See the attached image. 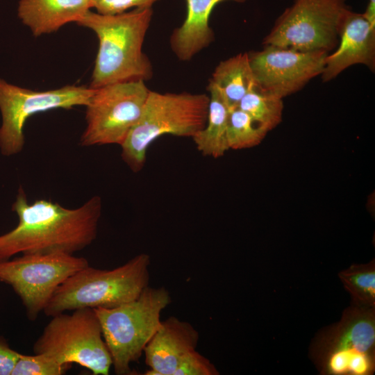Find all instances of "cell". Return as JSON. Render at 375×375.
<instances>
[{"label": "cell", "mask_w": 375, "mask_h": 375, "mask_svg": "<svg viewBox=\"0 0 375 375\" xmlns=\"http://www.w3.org/2000/svg\"><path fill=\"white\" fill-rule=\"evenodd\" d=\"M92 8L91 0H20L19 18L35 37L76 22Z\"/></svg>", "instance_id": "9a60e30c"}, {"label": "cell", "mask_w": 375, "mask_h": 375, "mask_svg": "<svg viewBox=\"0 0 375 375\" xmlns=\"http://www.w3.org/2000/svg\"><path fill=\"white\" fill-rule=\"evenodd\" d=\"M209 101L206 94L150 90L138 121L119 145L123 161L138 173L145 165L149 146L160 136L192 138L206 124Z\"/></svg>", "instance_id": "3957f363"}, {"label": "cell", "mask_w": 375, "mask_h": 375, "mask_svg": "<svg viewBox=\"0 0 375 375\" xmlns=\"http://www.w3.org/2000/svg\"><path fill=\"white\" fill-rule=\"evenodd\" d=\"M159 0H91L92 8L101 15H116L130 8H152Z\"/></svg>", "instance_id": "cb8c5ba5"}, {"label": "cell", "mask_w": 375, "mask_h": 375, "mask_svg": "<svg viewBox=\"0 0 375 375\" xmlns=\"http://www.w3.org/2000/svg\"><path fill=\"white\" fill-rule=\"evenodd\" d=\"M150 90L143 81L115 83L94 89L85 106L81 147L120 145L138 121Z\"/></svg>", "instance_id": "30bf717a"}, {"label": "cell", "mask_w": 375, "mask_h": 375, "mask_svg": "<svg viewBox=\"0 0 375 375\" xmlns=\"http://www.w3.org/2000/svg\"><path fill=\"white\" fill-rule=\"evenodd\" d=\"M94 89L85 85L35 91L0 78V151L4 156L20 153L25 144L24 126L31 116L48 110L87 106Z\"/></svg>", "instance_id": "8fae6325"}, {"label": "cell", "mask_w": 375, "mask_h": 375, "mask_svg": "<svg viewBox=\"0 0 375 375\" xmlns=\"http://www.w3.org/2000/svg\"><path fill=\"white\" fill-rule=\"evenodd\" d=\"M150 256L140 253L110 270L90 265L68 277L44 308L52 317L79 308H112L136 299L149 285Z\"/></svg>", "instance_id": "277c9868"}, {"label": "cell", "mask_w": 375, "mask_h": 375, "mask_svg": "<svg viewBox=\"0 0 375 375\" xmlns=\"http://www.w3.org/2000/svg\"><path fill=\"white\" fill-rule=\"evenodd\" d=\"M33 344L34 353H47L61 363H76L94 375H108L112 358L93 308L51 317Z\"/></svg>", "instance_id": "52a82bcc"}, {"label": "cell", "mask_w": 375, "mask_h": 375, "mask_svg": "<svg viewBox=\"0 0 375 375\" xmlns=\"http://www.w3.org/2000/svg\"><path fill=\"white\" fill-rule=\"evenodd\" d=\"M268 131L238 108L230 110L226 132L229 149H244L258 145Z\"/></svg>", "instance_id": "44dd1931"}, {"label": "cell", "mask_w": 375, "mask_h": 375, "mask_svg": "<svg viewBox=\"0 0 375 375\" xmlns=\"http://www.w3.org/2000/svg\"><path fill=\"white\" fill-rule=\"evenodd\" d=\"M218 370L209 359L196 350L189 353L178 365L173 375H217Z\"/></svg>", "instance_id": "603a6c76"}, {"label": "cell", "mask_w": 375, "mask_h": 375, "mask_svg": "<svg viewBox=\"0 0 375 375\" xmlns=\"http://www.w3.org/2000/svg\"><path fill=\"white\" fill-rule=\"evenodd\" d=\"M238 108L269 132L281 122L284 106L283 99L264 92L255 85L242 97Z\"/></svg>", "instance_id": "d6986e66"}, {"label": "cell", "mask_w": 375, "mask_h": 375, "mask_svg": "<svg viewBox=\"0 0 375 375\" xmlns=\"http://www.w3.org/2000/svg\"><path fill=\"white\" fill-rule=\"evenodd\" d=\"M356 64L365 65L374 71L375 27L362 13L354 12L349 8L342 20L337 48L326 57L322 79L328 82Z\"/></svg>", "instance_id": "4fadbf2b"}, {"label": "cell", "mask_w": 375, "mask_h": 375, "mask_svg": "<svg viewBox=\"0 0 375 375\" xmlns=\"http://www.w3.org/2000/svg\"><path fill=\"white\" fill-rule=\"evenodd\" d=\"M328 53L274 45L248 53L256 85L280 99L298 92L321 75Z\"/></svg>", "instance_id": "7c38bea8"}, {"label": "cell", "mask_w": 375, "mask_h": 375, "mask_svg": "<svg viewBox=\"0 0 375 375\" xmlns=\"http://www.w3.org/2000/svg\"><path fill=\"white\" fill-rule=\"evenodd\" d=\"M346 0H294L276 19L262 44L329 53L339 42Z\"/></svg>", "instance_id": "ba28073f"}, {"label": "cell", "mask_w": 375, "mask_h": 375, "mask_svg": "<svg viewBox=\"0 0 375 375\" xmlns=\"http://www.w3.org/2000/svg\"><path fill=\"white\" fill-rule=\"evenodd\" d=\"M353 304L361 307H375V263L353 265L338 274Z\"/></svg>", "instance_id": "ffe728a7"}, {"label": "cell", "mask_w": 375, "mask_h": 375, "mask_svg": "<svg viewBox=\"0 0 375 375\" xmlns=\"http://www.w3.org/2000/svg\"><path fill=\"white\" fill-rule=\"evenodd\" d=\"M170 302L165 288L148 285L128 303L112 308H94L116 374H131V364L139 360L161 324L162 311Z\"/></svg>", "instance_id": "5b68a950"}, {"label": "cell", "mask_w": 375, "mask_h": 375, "mask_svg": "<svg viewBox=\"0 0 375 375\" xmlns=\"http://www.w3.org/2000/svg\"><path fill=\"white\" fill-rule=\"evenodd\" d=\"M199 332L188 322L170 316L161 324L144 349L146 375H173L180 362L196 350Z\"/></svg>", "instance_id": "5bb4252c"}, {"label": "cell", "mask_w": 375, "mask_h": 375, "mask_svg": "<svg viewBox=\"0 0 375 375\" xmlns=\"http://www.w3.org/2000/svg\"><path fill=\"white\" fill-rule=\"evenodd\" d=\"M208 90L210 101L207 122L192 138L201 154L217 158L229 150L226 132L230 109L218 90L210 82Z\"/></svg>", "instance_id": "e0dca14e"}, {"label": "cell", "mask_w": 375, "mask_h": 375, "mask_svg": "<svg viewBox=\"0 0 375 375\" xmlns=\"http://www.w3.org/2000/svg\"><path fill=\"white\" fill-rule=\"evenodd\" d=\"M12 210L18 224L0 235V261L17 254H74L84 249L97 238L102 201L95 195L76 208L47 199L28 203L19 187Z\"/></svg>", "instance_id": "6da1fadb"}, {"label": "cell", "mask_w": 375, "mask_h": 375, "mask_svg": "<svg viewBox=\"0 0 375 375\" xmlns=\"http://www.w3.org/2000/svg\"><path fill=\"white\" fill-rule=\"evenodd\" d=\"M152 16V8L109 15L90 10L76 22L93 31L99 40L90 88L151 78L153 67L142 47Z\"/></svg>", "instance_id": "7a4b0ae2"}, {"label": "cell", "mask_w": 375, "mask_h": 375, "mask_svg": "<svg viewBox=\"0 0 375 375\" xmlns=\"http://www.w3.org/2000/svg\"><path fill=\"white\" fill-rule=\"evenodd\" d=\"M72 367V363H61L47 353H20L11 375H62Z\"/></svg>", "instance_id": "7402d4cb"}, {"label": "cell", "mask_w": 375, "mask_h": 375, "mask_svg": "<svg viewBox=\"0 0 375 375\" xmlns=\"http://www.w3.org/2000/svg\"><path fill=\"white\" fill-rule=\"evenodd\" d=\"M209 82L218 90L230 110L238 108L242 97L256 85L248 53L221 61Z\"/></svg>", "instance_id": "ac0fdd59"}, {"label": "cell", "mask_w": 375, "mask_h": 375, "mask_svg": "<svg viewBox=\"0 0 375 375\" xmlns=\"http://www.w3.org/2000/svg\"><path fill=\"white\" fill-rule=\"evenodd\" d=\"M19 355L0 337V375H11Z\"/></svg>", "instance_id": "d4e9b609"}, {"label": "cell", "mask_w": 375, "mask_h": 375, "mask_svg": "<svg viewBox=\"0 0 375 375\" xmlns=\"http://www.w3.org/2000/svg\"><path fill=\"white\" fill-rule=\"evenodd\" d=\"M375 307L353 304L340 321L322 331L311 356L321 374L370 375L375 369Z\"/></svg>", "instance_id": "8992f818"}, {"label": "cell", "mask_w": 375, "mask_h": 375, "mask_svg": "<svg viewBox=\"0 0 375 375\" xmlns=\"http://www.w3.org/2000/svg\"><path fill=\"white\" fill-rule=\"evenodd\" d=\"M222 1L225 0H186V17L173 31L169 40L172 50L180 60H190L213 42L210 15L213 8ZM232 1L243 3L247 0Z\"/></svg>", "instance_id": "2e32d148"}, {"label": "cell", "mask_w": 375, "mask_h": 375, "mask_svg": "<svg viewBox=\"0 0 375 375\" xmlns=\"http://www.w3.org/2000/svg\"><path fill=\"white\" fill-rule=\"evenodd\" d=\"M88 265L86 258L74 254H21L0 261V282L12 287L29 320L35 321L56 289Z\"/></svg>", "instance_id": "9c48e42d"}, {"label": "cell", "mask_w": 375, "mask_h": 375, "mask_svg": "<svg viewBox=\"0 0 375 375\" xmlns=\"http://www.w3.org/2000/svg\"><path fill=\"white\" fill-rule=\"evenodd\" d=\"M362 15L370 24L375 27V0H369L366 10Z\"/></svg>", "instance_id": "484cf974"}]
</instances>
